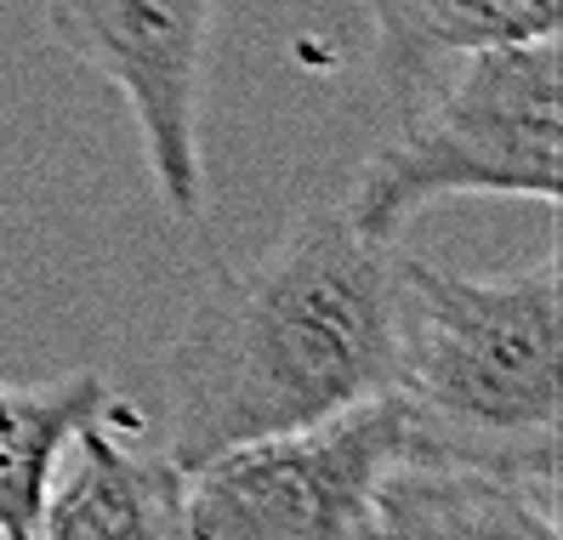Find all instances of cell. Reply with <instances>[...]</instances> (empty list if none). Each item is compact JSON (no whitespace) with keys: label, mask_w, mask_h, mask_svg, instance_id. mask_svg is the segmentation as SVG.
<instances>
[{"label":"cell","mask_w":563,"mask_h":540,"mask_svg":"<svg viewBox=\"0 0 563 540\" xmlns=\"http://www.w3.org/2000/svg\"><path fill=\"white\" fill-rule=\"evenodd\" d=\"M405 387L399 240L342 199L200 290L165 353V455L183 472Z\"/></svg>","instance_id":"obj_1"},{"label":"cell","mask_w":563,"mask_h":540,"mask_svg":"<svg viewBox=\"0 0 563 540\" xmlns=\"http://www.w3.org/2000/svg\"><path fill=\"white\" fill-rule=\"evenodd\" d=\"M405 393L421 444L558 489L563 296L558 256L507 274H455L399 256Z\"/></svg>","instance_id":"obj_2"},{"label":"cell","mask_w":563,"mask_h":540,"mask_svg":"<svg viewBox=\"0 0 563 540\" xmlns=\"http://www.w3.org/2000/svg\"><path fill=\"white\" fill-rule=\"evenodd\" d=\"M410 114L353 172L342 206L376 233H399L439 199L507 194L558 206L563 188V46L558 35L455 57L405 97Z\"/></svg>","instance_id":"obj_3"},{"label":"cell","mask_w":563,"mask_h":540,"mask_svg":"<svg viewBox=\"0 0 563 540\" xmlns=\"http://www.w3.org/2000/svg\"><path fill=\"white\" fill-rule=\"evenodd\" d=\"M421 444L405 387L188 472V540H376L382 472Z\"/></svg>","instance_id":"obj_4"},{"label":"cell","mask_w":563,"mask_h":540,"mask_svg":"<svg viewBox=\"0 0 563 540\" xmlns=\"http://www.w3.org/2000/svg\"><path fill=\"white\" fill-rule=\"evenodd\" d=\"M222 0H46L52 41L103 75L131 120L154 199L177 228L206 222V69Z\"/></svg>","instance_id":"obj_5"},{"label":"cell","mask_w":563,"mask_h":540,"mask_svg":"<svg viewBox=\"0 0 563 540\" xmlns=\"http://www.w3.org/2000/svg\"><path fill=\"white\" fill-rule=\"evenodd\" d=\"M69 472H52L35 540H188V472L143 444L114 398L69 438Z\"/></svg>","instance_id":"obj_6"},{"label":"cell","mask_w":563,"mask_h":540,"mask_svg":"<svg viewBox=\"0 0 563 540\" xmlns=\"http://www.w3.org/2000/svg\"><path fill=\"white\" fill-rule=\"evenodd\" d=\"M558 540V489L444 450L399 455L376 484V540Z\"/></svg>","instance_id":"obj_7"},{"label":"cell","mask_w":563,"mask_h":540,"mask_svg":"<svg viewBox=\"0 0 563 540\" xmlns=\"http://www.w3.org/2000/svg\"><path fill=\"white\" fill-rule=\"evenodd\" d=\"M376 41V75L393 97H416L455 57L558 35V0H353Z\"/></svg>","instance_id":"obj_8"},{"label":"cell","mask_w":563,"mask_h":540,"mask_svg":"<svg viewBox=\"0 0 563 540\" xmlns=\"http://www.w3.org/2000/svg\"><path fill=\"white\" fill-rule=\"evenodd\" d=\"M114 404L103 370H69L52 382L0 376V535L35 540L52 472L69 455V438Z\"/></svg>","instance_id":"obj_9"}]
</instances>
